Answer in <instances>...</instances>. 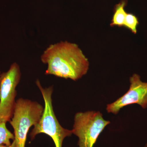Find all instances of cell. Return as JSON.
<instances>
[{"mask_svg":"<svg viewBox=\"0 0 147 147\" xmlns=\"http://www.w3.org/2000/svg\"><path fill=\"white\" fill-rule=\"evenodd\" d=\"M47 64L45 75L76 81L86 75L89 62L79 45L67 41L51 44L40 57Z\"/></svg>","mask_w":147,"mask_h":147,"instance_id":"1","label":"cell"},{"mask_svg":"<svg viewBox=\"0 0 147 147\" xmlns=\"http://www.w3.org/2000/svg\"><path fill=\"white\" fill-rule=\"evenodd\" d=\"M36 84L42 94L45 106L40 119L34 126L33 129L30 133L31 139L33 140L38 134L43 133L52 138L55 147H62L64 139L73 134L72 130L63 127L55 115L52 99L53 86L43 88L38 79L36 81Z\"/></svg>","mask_w":147,"mask_h":147,"instance_id":"2","label":"cell"},{"mask_svg":"<svg viewBox=\"0 0 147 147\" xmlns=\"http://www.w3.org/2000/svg\"><path fill=\"white\" fill-rule=\"evenodd\" d=\"M44 107L36 101L21 98L16 100L13 117L9 122L14 130L17 147H25L29 129L38 122Z\"/></svg>","mask_w":147,"mask_h":147,"instance_id":"3","label":"cell"},{"mask_svg":"<svg viewBox=\"0 0 147 147\" xmlns=\"http://www.w3.org/2000/svg\"><path fill=\"white\" fill-rule=\"evenodd\" d=\"M110 123L99 111L76 113L71 130L78 137L79 147H93L99 135Z\"/></svg>","mask_w":147,"mask_h":147,"instance_id":"4","label":"cell"},{"mask_svg":"<svg viewBox=\"0 0 147 147\" xmlns=\"http://www.w3.org/2000/svg\"><path fill=\"white\" fill-rule=\"evenodd\" d=\"M21 73L20 66L16 62L8 71L0 76V121H10L13 117L17 95L16 88L20 83Z\"/></svg>","mask_w":147,"mask_h":147,"instance_id":"5","label":"cell"},{"mask_svg":"<svg viewBox=\"0 0 147 147\" xmlns=\"http://www.w3.org/2000/svg\"><path fill=\"white\" fill-rule=\"evenodd\" d=\"M130 86L127 92L114 102L108 104V113L117 115L121 109L133 104H137L143 109L147 108V82L141 81L140 76L134 74L129 78Z\"/></svg>","mask_w":147,"mask_h":147,"instance_id":"6","label":"cell"},{"mask_svg":"<svg viewBox=\"0 0 147 147\" xmlns=\"http://www.w3.org/2000/svg\"><path fill=\"white\" fill-rule=\"evenodd\" d=\"M125 6L126 2L125 1H122L116 5L115 12L110 24L111 27H123L124 22L127 13L125 9Z\"/></svg>","mask_w":147,"mask_h":147,"instance_id":"7","label":"cell"},{"mask_svg":"<svg viewBox=\"0 0 147 147\" xmlns=\"http://www.w3.org/2000/svg\"><path fill=\"white\" fill-rule=\"evenodd\" d=\"M6 123L0 121V145L10 146L11 140L14 139V134L7 129Z\"/></svg>","mask_w":147,"mask_h":147,"instance_id":"8","label":"cell"},{"mask_svg":"<svg viewBox=\"0 0 147 147\" xmlns=\"http://www.w3.org/2000/svg\"><path fill=\"white\" fill-rule=\"evenodd\" d=\"M139 24V20L137 16L132 13H127L123 27L129 29L134 34H136L137 33V26Z\"/></svg>","mask_w":147,"mask_h":147,"instance_id":"9","label":"cell"},{"mask_svg":"<svg viewBox=\"0 0 147 147\" xmlns=\"http://www.w3.org/2000/svg\"><path fill=\"white\" fill-rule=\"evenodd\" d=\"M0 147H17L16 143L14 140H13V142L11 143L10 146H6L5 145H0Z\"/></svg>","mask_w":147,"mask_h":147,"instance_id":"10","label":"cell"},{"mask_svg":"<svg viewBox=\"0 0 147 147\" xmlns=\"http://www.w3.org/2000/svg\"><path fill=\"white\" fill-rule=\"evenodd\" d=\"M145 147H147V144L146 145V146H145Z\"/></svg>","mask_w":147,"mask_h":147,"instance_id":"11","label":"cell"},{"mask_svg":"<svg viewBox=\"0 0 147 147\" xmlns=\"http://www.w3.org/2000/svg\"><path fill=\"white\" fill-rule=\"evenodd\" d=\"M1 71H0V76H1Z\"/></svg>","mask_w":147,"mask_h":147,"instance_id":"12","label":"cell"}]
</instances>
